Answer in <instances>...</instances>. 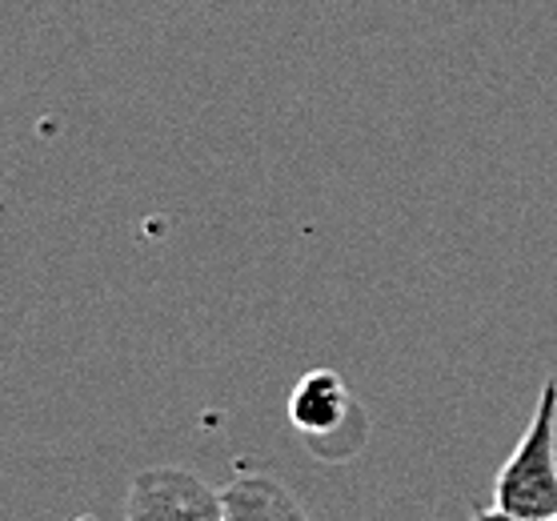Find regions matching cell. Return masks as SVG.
I'll use <instances>...</instances> for the list:
<instances>
[{
	"label": "cell",
	"instance_id": "4",
	"mask_svg": "<svg viewBox=\"0 0 557 521\" xmlns=\"http://www.w3.org/2000/svg\"><path fill=\"white\" fill-rule=\"evenodd\" d=\"M345 413H349V389L330 369L305 373L297 389L289 394V421L305 437H321V433L337 430Z\"/></svg>",
	"mask_w": 557,
	"mask_h": 521
},
{
	"label": "cell",
	"instance_id": "1",
	"mask_svg": "<svg viewBox=\"0 0 557 521\" xmlns=\"http://www.w3.org/2000/svg\"><path fill=\"white\" fill-rule=\"evenodd\" d=\"M494 506L518 518H557V377H545L518 449L497 470Z\"/></svg>",
	"mask_w": 557,
	"mask_h": 521
},
{
	"label": "cell",
	"instance_id": "3",
	"mask_svg": "<svg viewBox=\"0 0 557 521\" xmlns=\"http://www.w3.org/2000/svg\"><path fill=\"white\" fill-rule=\"evenodd\" d=\"M225 521H309L293 489L269 473H237L221 489Z\"/></svg>",
	"mask_w": 557,
	"mask_h": 521
},
{
	"label": "cell",
	"instance_id": "5",
	"mask_svg": "<svg viewBox=\"0 0 557 521\" xmlns=\"http://www.w3.org/2000/svg\"><path fill=\"white\" fill-rule=\"evenodd\" d=\"M469 521H557V518H518V513H506V509H478Z\"/></svg>",
	"mask_w": 557,
	"mask_h": 521
},
{
	"label": "cell",
	"instance_id": "2",
	"mask_svg": "<svg viewBox=\"0 0 557 521\" xmlns=\"http://www.w3.org/2000/svg\"><path fill=\"white\" fill-rule=\"evenodd\" d=\"M128 521H225V501L197 473L157 466L128 485Z\"/></svg>",
	"mask_w": 557,
	"mask_h": 521
}]
</instances>
